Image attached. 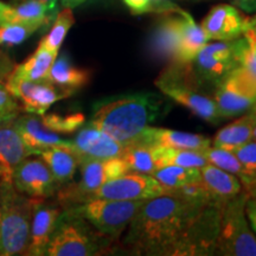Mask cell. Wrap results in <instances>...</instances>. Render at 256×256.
Masks as SVG:
<instances>
[{
    "instance_id": "f1b7e54d",
    "label": "cell",
    "mask_w": 256,
    "mask_h": 256,
    "mask_svg": "<svg viewBox=\"0 0 256 256\" xmlns=\"http://www.w3.org/2000/svg\"><path fill=\"white\" fill-rule=\"evenodd\" d=\"M57 55L58 54L52 52L40 44L37 50L25 62L12 70L11 76L28 81H48V75Z\"/></svg>"
},
{
    "instance_id": "7dc6e473",
    "label": "cell",
    "mask_w": 256,
    "mask_h": 256,
    "mask_svg": "<svg viewBox=\"0 0 256 256\" xmlns=\"http://www.w3.org/2000/svg\"><path fill=\"white\" fill-rule=\"evenodd\" d=\"M16 118H11V116H8V115L5 114H2L0 113V124L6 122V121H10V120H14Z\"/></svg>"
},
{
    "instance_id": "c3c4849f",
    "label": "cell",
    "mask_w": 256,
    "mask_h": 256,
    "mask_svg": "<svg viewBox=\"0 0 256 256\" xmlns=\"http://www.w3.org/2000/svg\"><path fill=\"white\" fill-rule=\"evenodd\" d=\"M252 140H255V142H256V124H255V127H254V130H252Z\"/></svg>"
},
{
    "instance_id": "f907efd6",
    "label": "cell",
    "mask_w": 256,
    "mask_h": 256,
    "mask_svg": "<svg viewBox=\"0 0 256 256\" xmlns=\"http://www.w3.org/2000/svg\"><path fill=\"white\" fill-rule=\"evenodd\" d=\"M238 2H246V0H238Z\"/></svg>"
},
{
    "instance_id": "f546056e",
    "label": "cell",
    "mask_w": 256,
    "mask_h": 256,
    "mask_svg": "<svg viewBox=\"0 0 256 256\" xmlns=\"http://www.w3.org/2000/svg\"><path fill=\"white\" fill-rule=\"evenodd\" d=\"M152 177H154L166 190L170 191L188 183L200 180V168L166 165L156 170Z\"/></svg>"
},
{
    "instance_id": "5b68a950",
    "label": "cell",
    "mask_w": 256,
    "mask_h": 256,
    "mask_svg": "<svg viewBox=\"0 0 256 256\" xmlns=\"http://www.w3.org/2000/svg\"><path fill=\"white\" fill-rule=\"evenodd\" d=\"M113 238L96 230L78 214H60L56 229L46 247L49 256H92L110 250Z\"/></svg>"
},
{
    "instance_id": "1f68e13d",
    "label": "cell",
    "mask_w": 256,
    "mask_h": 256,
    "mask_svg": "<svg viewBox=\"0 0 256 256\" xmlns=\"http://www.w3.org/2000/svg\"><path fill=\"white\" fill-rule=\"evenodd\" d=\"M74 23H75V18H74L72 8H64V10L56 14L55 22H54L50 32L40 40V44L46 48L48 50L58 54L64 38H66Z\"/></svg>"
},
{
    "instance_id": "8992f818",
    "label": "cell",
    "mask_w": 256,
    "mask_h": 256,
    "mask_svg": "<svg viewBox=\"0 0 256 256\" xmlns=\"http://www.w3.org/2000/svg\"><path fill=\"white\" fill-rule=\"evenodd\" d=\"M250 194L246 190L223 206L215 254L226 256H256V236L246 215Z\"/></svg>"
},
{
    "instance_id": "74e56055",
    "label": "cell",
    "mask_w": 256,
    "mask_h": 256,
    "mask_svg": "<svg viewBox=\"0 0 256 256\" xmlns=\"http://www.w3.org/2000/svg\"><path fill=\"white\" fill-rule=\"evenodd\" d=\"M168 192H172V194H178V196L183 197L184 200H190L192 203H198V204H206L210 203L211 197L208 194L206 186L202 183V180L192 182V183H188L183 185V186L174 188V190H170Z\"/></svg>"
},
{
    "instance_id": "d6986e66",
    "label": "cell",
    "mask_w": 256,
    "mask_h": 256,
    "mask_svg": "<svg viewBox=\"0 0 256 256\" xmlns=\"http://www.w3.org/2000/svg\"><path fill=\"white\" fill-rule=\"evenodd\" d=\"M31 156L14 126V119L0 124V183L12 182L16 168Z\"/></svg>"
},
{
    "instance_id": "b9f144b4",
    "label": "cell",
    "mask_w": 256,
    "mask_h": 256,
    "mask_svg": "<svg viewBox=\"0 0 256 256\" xmlns=\"http://www.w3.org/2000/svg\"><path fill=\"white\" fill-rule=\"evenodd\" d=\"M243 36H244L248 43L256 46V14L252 18L248 19L247 28H246L244 32H243Z\"/></svg>"
},
{
    "instance_id": "cb8c5ba5",
    "label": "cell",
    "mask_w": 256,
    "mask_h": 256,
    "mask_svg": "<svg viewBox=\"0 0 256 256\" xmlns=\"http://www.w3.org/2000/svg\"><path fill=\"white\" fill-rule=\"evenodd\" d=\"M48 81L69 95L87 86L90 81V72L74 66L66 54L57 57L51 66Z\"/></svg>"
},
{
    "instance_id": "d6a6232c",
    "label": "cell",
    "mask_w": 256,
    "mask_h": 256,
    "mask_svg": "<svg viewBox=\"0 0 256 256\" xmlns=\"http://www.w3.org/2000/svg\"><path fill=\"white\" fill-rule=\"evenodd\" d=\"M43 26H46V24L40 23V22L2 25L0 26V48L22 44Z\"/></svg>"
},
{
    "instance_id": "e575fe53",
    "label": "cell",
    "mask_w": 256,
    "mask_h": 256,
    "mask_svg": "<svg viewBox=\"0 0 256 256\" xmlns=\"http://www.w3.org/2000/svg\"><path fill=\"white\" fill-rule=\"evenodd\" d=\"M234 153L241 162L244 172V178L241 182L242 186L249 194L252 188H256V142L250 140L235 150Z\"/></svg>"
},
{
    "instance_id": "ba28073f",
    "label": "cell",
    "mask_w": 256,
    "mask_h": 256,
    "mask_svg": "<svg viewBox=\"0 0 256 256\" xmlns=\"http://www.w3.org/2000/svg\"><path fill=\"white\" fill-rule=\"evenodd\" d=\"M81 179L76 185H63L58 192V198L62 203H72L78 206L87 198L92 192L112 180L130 172L127 162L122 156L110 159H83L81 160Z\"/></svg>"
},
{
    "instance_id": "30bf717a",
    "label": "cell",
    "mask_w": 256,
    "mask_h": 256,
    "mask_svg": "<svg viewBox=\"0 0 256 256\" xmlns=\"http://www.w3.org/2000/svg\"><path fill=\"white\" fill-rule=\"evenodd\" d=\"M226 204V203H224ZM224 204L210 202L176 246L174 255H214Z\"/></svg>"
},
{
    "instance_id": "60d3db41",
    "label": "cell",
    "mask_w": 256,
    "mask_h": 256,
    "mask_svg": "<svg viewBox=\"0 0 256 256\" xmlns=\"http://www.w3.org/2000/svg\"><path fill=\"white\" fill-rule=\"evenodd\" d=\"M246 215L252 232L256 234V197H249L246 203Z\"/></svg>"
},
{
    "instance_id": "9c48e42d",
    "label": "cell",
    "mask_w": 256,
    "mask_h": 256,
    "mask_svg": "<svg viewBox=\"0 0 256 256\" xmlns=\"http://www.w3.org/2000/svg\"><path fill=\"white\" fill-rule=\"evenodd\" d=\"M214 100L222 120L246 113L256 104V78L236 66L217 83Z\"/></svg>"
},
{
    "instance_id": "836d02e7",
    "label": "cell",
    "mask_w": 256,
    "mask_h": 256,
    "mask_svg": "<svg viewBox=\"0 0 256 256\" xmlns=\"http://www.w3.org/2000/svg\"><path fill=\"white\" fill-rule=\"evenodd\" d=\"M42 124L46 126L48 130H52L55 133L60 134H69L74 133L83 126L86 121V116L80 112L70 114H43L40 115Z\"/></svg>"
},
{
    "instance_id": "ffe728a7",
    "label": "cell",
    "mask_w": 256,
    "mask_h": 256,
    "mask_svg": "<svg viewBox=\"0 0 256 256\" xmlns=\"http://www.w3.org/2000/svg\"><path fill=\"white\" fill-rule=\"evenodd\" d=\"M183 12L179 14V17L166 16L154 26L150 37L148 49L156 60H168L170 63L176 60L183 23Z\"/></svg>"
},
{
    "instance_id": "2e32d148",
    "label": "cell",
    "mask_w": 256,
    "mask_h": 256,
    "mask_svg": "<svg viewBox=\"0 0 256 256\" xmlns=\"http://www.w3.org/2000/svg\"><path fill=\"white\" fill-rule=\"evenodd\" d=\"M74 150L80 159H110L122 156L124 145L88 124L72 140Z\"/></svg>"
},
{
    "instance_id": "ac0fdd59",
    "label": "cell",
    "mask_w": 256,
    "mask_h": 256,
    "mask_svg": "<svg viewBox=\"0 0 256 256\" xmlns=\"http://www.w3.org/2000/svg\"><path fill=\"white\" fill-rule=\"evenodd\" d=\"M60 214L62 209L57 204L46 203L44 198L38 202L32 214L28 255H46V247L55 232Z\"/></svg>"
},
{
    "instance_id": "7c38bea8",
    "label": "cell",
    "mask_w": 256,
    "mask_h": 256,
    "mask_svg": "<svg viewBox=\"0 0 256 256\" xmlns=\"http://www.w3.org/2000/svg\"><path fill=\"white\" fill-rule=\"evenodd\" d=\"M202 82L218 83L234 68L238 66L232 40H220L206 44L191 62Z\"/></svg>"
},
{
    "instance_id": "7a4b0ae2",
    "label": "cell",
    "mask_w": 256,
    "mask_h": 256,
    "mask_svg": "<svg viewBox=\"0 0 256 256\" xmlns=\"http://www.w3.org/2000/svg\"><path fill=\"white\" fill-rule=\"evenodd\" d=\"M164 98L154 92H133L100 101L90 124L124 145L134 142L150 124L165 114Z\"/></svg>"
},
{
    "instance_id": "ab89813d",
    "label": "cell",
    "mask_w": 256,
    "mask_h": 256,
    "mask_svg": "<svg viewBox=\"0 0 256 256\" xmlns=\"http://www.w3.org/2000/svg\"><path fill=\"white\" fill-rule=\"evenodd\" d=\"M153 0H124V5L133 14H144L151 12Z\"/></svg>"
},
{
    "instance_id": "277c9868",
    "label": "cell",
    "mask_w": 256,
    "mask_h": 256,
    "mask_svg": "<svg viewBox=\"0 0 256 256\" xmlns=\"http://www.w3.org/2000/svg\"><path fill=\"white\" fill-rule=\"evenodd\" d=\"M154 83L168 98L184 106L200 119L209 124L222 120L215 100L202 92V81L191 63H170Z\"/></svg>"
},
{
    "instance_id": "ee69618b",
    "label": "cell",
    "mask_w": 256,
    "mask_h": 256,
    "mask_svg": "<svg viewBox=\"0 0 256 256\" xmlns=\"http://www.w3.org/2000/svg\"><path fill=\"white\" fill-rule=\"evenodd\" d=\"M238 5L246 12H256V0H246L238 2Z\"/></svg>"
},
{
    "instance_id": "e0dca14e",
    "label": "cell",
    "mask_w": 256,
    "mask_h": 256,
    "mask_svg": "<svg viewBox=\"0 0 256 256\" xmlns=\"http://www.w3.org/2000/svg\"><path fill=\"white\" fill-rule=\"evenodd\" d=\"M14 126L19 136L34 156H40L43 151L52 147H72V142L64 140L58 134L48 130L42 124L40 118L37 114L28 113L26 115H18L14 119Z\"/></svg>"
},
{
    "instance_id": "4fadbf2b",
    "label": "cell",
    "mask_w": 256,
    "mask_h": 256,
    "mask_svg": "<svg viewBox=\"0 0 256 256\" xmlns=\"http://www.w3.org/2000/svg\"><path fill=\"white\" fill-rule=\"evenodd\" d=\"M6 84L12 94L22 101L23 110L31 114H46L54 104L70 96L49 81H28L10 75Z\"/></svg>"
},
{
    "instance_id": "d4e9b609",
    "label": "cell",
    "mask_w": 256,
    "mask_h": 256,
    "mask_svg": "<svg viewBox=\"0 0 256 256\" xmlns=\"http://www.w3.org/2000/svg\"><path fill=\"white\" fill-rule=\"evenodd\" d=\"M55 19L46 5L38 0H24L16 5L0 2V26L16 23H34L40 22L49 25Z\"/></svg>"
},
{
    "instance_id": "8d00e7d4",
    "label": "cell",
    "mask_w": 256,
    "mask_h": 256,
    "mask_svg": "<svg viewBox=\"0 0 256 256\" xmlns=\"http://www.w3.org/2000/svg\"><path fill=\"white\" fill-rule=\"evenodd\" d=\"M234 46L238 66L244 68L252 78H256V46L248 43L244 37L234 40Z\"/></svg>"
},
{
    "instance_id": "44dd1931",
    "label": "cell",
    "mask_w": 256,
    "mask_h": 256,
    "mask_svg": "<svg viewBox=\"0 0 256 256\" xmlns=\"http://www.w3.org/2000/svg\"><path fill=\"white\" fill-rule=\"evenodd\" d=\"M136 139L162 148L194 150V151H204L211 145L209 138L200 134L178 132V130L151 126L146 127Z\"/></svg>"
},
{
    "instance_id": "7402d4cb",
    "label": "cell",
    "mask_w": 256,
    "mask_h": 256,
    "mask_svg": "<svg viewBox=\"0 0 256 256\" xmlns=\"http://www.w3.org/2000/svg\"><path fill=\"white\" fill-rule=\"evenodd\" d=\"M200 180L210 194L211 200L216 203H226L243 190L241 180L236 176L211 164L200 168Z\"/></svg>"
},
{
    "instance_id": "603a6c76",
    "label": "cell",
    "mask_w": 256,
    "mask_h": 256,
    "mask_svg": "<svg viewBox=\"0 0 256 256\" xmlns=\"http://www.w3.org/2000/svg\"><path fill=\"white\" fill-rule=\"evenodd\" d=\"M256 124V104L247 114L242 115L228 126L220 128L212 140V146L234 152L252 140Z\"/></svg>"
},
{
    "instance_id": "7bdbcfd3",
    "label": "cell",
    "mask_w": 256,
    "mask_h": 256,
    "mask_svg": "<svg viewBox=\"0 0 256 256\" xmlns=\"http://www.w3.org/2000/svg\"><path fill=\"white\" fill-rule=\"evenodd\" d=\"M12 69L11 64H10L8 60H0V78H8V76L11 75Z\"/></svg>"
},
{
    "instance_id": "6da1fadb",
    "label": "cell",
    "mask_w": 256,
    "mask_h": 256,
    "mask_svg": "<svg viewBox=\"0 0 256 256\" xmlns=\"http://www.w3.org/2000/svg\"><path fill=\"white\" fill-rule=\"evenodd\" d=\"M206 206L172 192L144 200L128 226L124 247L136 254L174 255L176 246Z\"/></svg>"
},
{
    "instance_id": "4dcf8cb0",
    "label": "cell",
    "mask_w": 256,
    "mask_h": 256,
    "mask_svg": "<svg viewBox=\"0 0 256 256\" xmlns=\"http://www.w3.org/2000/svg\"><path fill=\"white\" fill-rule=\"evenodd\" d=\"M209 164L203 151L179 148H162L159 156V168L166 165L202 168Z\"/></svg>"
},
{
    "instance_id": "3957f363",
    "label": "cell",
    "mask_w": 256,
    "mask_h": 256,
    "mask_svg": "<svg viewBox=\"0 0 256 256\" xmlns=\"http://www.w3.org/2000/svg\"><path fill=\"white\" fill-rule=\"evenodd\" d=\"M40 200L19 194L12 182L0 183V256L28 255L32 214Z\"/></svg>"
},
{
    "instance_id": "83f0119b",
    "label": "cell",
    "mask_w": 256,
    "mask_h": 256,
    "mask_svg": "<svg viewBox=\"0 0 256 256\" xmlns=\"http://www.w3.org/2000/svg\"><path fill=\"white\" fill-rule=\"evenodd\" d=\"M162 147L136 139L124 145L122 158L130 171L151 174L159 168V156Z\"/></svg>"
},
{
    "instance_id": "bcb514c9",
    "label": "cell",
    "mask_w": 256,
    "mask_h": 256,
    "mask_svg": "<svg viewBox=\"0 0 256 256\" xmlns=\"http://www.w3.org/2000/svg\"><path fill=\"white\" fill-rule=\"evenodd\" d=\"M86 0H62V5L64 8H74L76 6L81 5L82 2H84Z\"/></svg>"
},
{
    "instance_id": "f6af8a7d",
    "label": "cell",
    "mask_w": 256,
    "mask_h": 256,
    "mask_svg": "<svg viewBox=\"0 0 256 256\" xmlns=\"http://www.w3.org/2000/svg\"><path fill=\"white\" fill-rule=\"evenodd\" d=\"M38 2H43L44 5H46L48 8L50 10L51 14H52L56 17V14H57V2H58V0H38Z\"/></svg>"
},
{
    "instance_id": "5bb4252c",
    "label": "cell",
    "mask_w": 256,
    "mask_h": 256,
    "mask_svg": "<svg viewBox=\"0 0 256 256\" xmlns=\"http://www.w3.org/2000/svg\"><path fill=\"white\" fill-rule=\"evenodd\" d=\"M12 183L19 194L34 198L51 197L57 190V184L50 168L40 158H30L16 168Z\"/></svg>"
},
{
    "instance_id": "4316f807",
    "label": "cell",
    "mask_w": 256,
    "mask_h": 256,
    "mask_svg": "<svg viewBox=\"0 0 256 256\" xmlns=\"http://www.w3.org/2000/svg\"><path fill=\"white\" fill-rule=\"evenodd\" d=\"M208 37L203 28L198 26L188 12H183L180 36L177 49V56L174 63H191L198 52L208 44Z\"/></svg>"
},
{
    "instance_id": "8fae6325",
    "label": "cell",
    "mask_w": 256,
    "mask_h": 256,
    "mask_svg": "<svg viewBox=\"0 0 256 256\" xmlns=\"http://www.w3.org/2000/svg\"><path fill=\"white\" fill-rule=\"evenodd\" d=\"M166 192L168 190L154 177L133 171V174L128 172L107 182L98 190L92 192L87 200L94 198L113 200H146Z\"/></svg>"
},
{
    "instance_id": "52a82bcc",
    "label": "cell",
    "mask_w": 256,
    "mask_h": 256,
    "mask_svg": "<svg viewBox=\"0 0 256 256\" xmlns=\"http://www.w3.org/2000/svg\"><path fill=\"white\" fill-rule=\"evenodd\" d=\"M144 200H113L94 198L70 208L96 230L114 241L128 228Z\"/></svg>"
},
{
    "instance_id": "d590c367",
    "label": "cell",
    "mask_w": 256,
    "mask_h": 256,
    "mask_svg": "<svg viewBox=\"0 0 256 256\" xmlns=\"http://www.w3.org/2000/svg\"><path fill=\"white\" fill-rule=\"evenodd\" d=\"M203 152L209 164L215 165L218 168L236 176L241 182L244 178V172H243L241 162H238L234 152L226 151V150L223 148H217V147H208Z\"/></svg>"
},
{
    "instance_id": "681fc988",
    "label": "cell",
    "mask_w": 256,
    "mask_h": 256,
    "mask_svg": "<svg viewBox=\"0 0 256 256\" xmlns=\"http://www.w3.org/2000/svg\"><path fill=\"white\" fill-rule=\"evenodd\" d=\"M249 194H250V197H256V188H252V190L249 192Z\"/></svg>"
},
{
    "instance_id": "484cf974",
    "label": "cell",
    "mask_w": 256,
    "mask_h": 256,
    "mask_svg": "<svg viewBox=\"0 0 256 256\" xmlns=\"http://www.w3.org/2000/svg\"><path fill=\"white\" fill-rule=\"evenodd\" d=\"M43 162L50 168L57 186L69 184L74 179L75 172L81 164L80 156L72 147H52L40 154Z\"/></svg>"
},
{
    "instance_id": "9a60e30c",
    "label": "cell",
    "mask_w": 256,
    "mask_h": 256,
    "mask_svg": "<svg viewBox=\"0 0 256 256\" xmlns=\"http://www.w3.org/2000/svg\"><path fill=\"white\" fill-rule=\"evenodd\" d=\"M248 19L232 5H217L203 19L200 28L209 40H232L243 34Z\"/></svg>"
},
{
    "instance_id": "f35d334b",
    "label": "cell",
    "mask_w": 256,
    "mask_h": 256,
    "mask_svg": "<svg viewBox=\"0 0 256 256\" xmlns=\"http://www.w3.org/2000/svg\"><path fill=\"white\" fill-rule=\"evenodd\" d=\"M0 113L11 118L19 115V104L17 98L12 94L8 84L0 78Z\"/></svg>"
}]
</instances>
